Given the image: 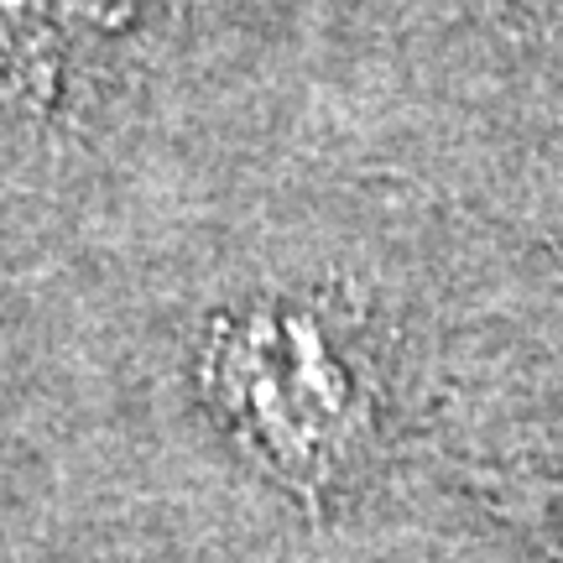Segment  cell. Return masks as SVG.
Returning a JSON list of instances; mask_svg holds the SVG:
<instances>
[{"mask_svg":"<svg viewBox=\"0 0 563 563\" xmlns=\"http://www.w3.org/2000/svg\"><path fill=\"white\" fill-rule=\"evenodd\" d=\"M209 386L282 475L323 481L361 433V386L334 334L292 302H262L220 329Z\"/></svg>","mask_w":563,"mask_h":563,"instance_id":"1","label":"cell"},{"mask_svg":"<svg viewBox=\"0 0 563 563\" xmlns=\"http://www.w3.org/2000/svg\"><path fill=\"white\" fill-rule=\"evenodd\" d=\"M136 0H0V11L11 21H32V26H79V32H104L131 16Z\"/></svg>","mask_w":563,"mask_h":563,"instance_id":"2","label":"cell"}]
</instances>
